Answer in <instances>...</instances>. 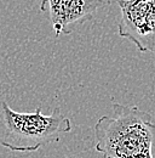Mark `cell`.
Returning <instances> with one entry per match:
<instances>
[{
	"instance_id": "obj_1",
	"label": "cell",
	"mask_w": 155,
	"mask_h": 158,
	"mask_svg": "<svg viewBox=\"0 0 155 158\" xmlns=\"http://www.w3.org/2000/svg\"><path fill=\"white\" fill-rule=\"evenodd\" d=\"M113 116H103L93 127L95 150L103 158H154L155 122L136 106L113 103Z\"/></svg>"
},
{
	"instance_id": "obj_2",
	"label": "cell",
	"mask_w": 155,
	"mask_h": 158,
	"mask_svg": "<svg viewBox=\"0 0 155 158\" xmlns=\"http://www.w3.org/2000/svg\"><path fill=\"white\" fill-rule=\"evenodd\" d=\"M70 131L72 122L59 107L45 116L40 107L34 112H17L6 101L0 105V145L10 151L35 152Z\"/></svg>"
},
{
	"instance_id": "obj_3",
	"label": "cell",
	"mask_w": 155,
	"mask_h": 158,
	"mask_svg": "<svg viewBox=\"0 0 155 158\" xmlns=\"http://www.w3.org/2000/svg\"><path fill=\"white\" fill-rule=\"evenodd\" d=\"M121 17L117 34L132 41L141 52L155 55V0H116Z\"/></svg>"
},
{
	"instance_id": "obj_4",
	"label": "cell",
	"mask_w": 155,
	"mask_h": 158,
	"mask_svg": "<svg viewBox=\"0 0 155 158\" xmlns=\"http://www.w3.org/2000/svg\"><path fill=\"white\" fill-rule=\"evenodd\" d=\"M110 0H42L41 11L49 12L55 35L70 34L78 24L91 21L96 12Z\"/></svg>"
},
{
	"instance_id": "obj_5",
	"label": "cell",
	"mask_w": 155,
	"mask_h": 158,
	"mask_svg": "<svg viewBox=\"0 0 155 158\" xmlns=\"http://www.w3.org/2000/svg\"><path fill=\"white\" fill-rule=\"evenodd\" d=\"M144 1H148V0H144Z\"/></svg>"
}]
</instances>
